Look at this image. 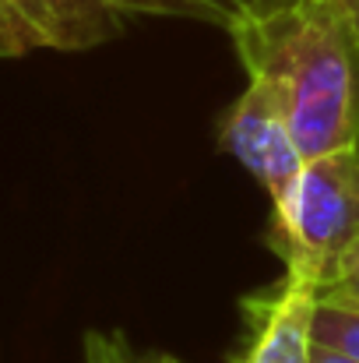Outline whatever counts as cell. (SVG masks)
I'll return each mask as SVG.
<instances>
[{
    "label": "cell",
    "mask_w": 359,
    "mask_h": 363,
    "mask_svg": "<svg viewBox=\"0 0 359 363\" xmlns=\"http://www.w3.org/2000/svg\"><path fill=\"white\" fill-rule=\"evenodd\" d=\"M246 78L289 99L303 159L359 145V35L335 0H261L226 25Z\"/></svg>",
    "instance_id": "1"
},
{
    "label": "cell",
    "mask_w": 359,
    "mask_h": 363,
    "mask_svg": "<svg viewBox=\"0 0 359 363\" xmlns=\"http://www.w3.org/2000/svg\"><path fill=\"white\" fill-rule=\"evenodd\" d=\"M271 243L285 279L328 293L359 247V145L314 155L271 198Z\"/></svg>",
    "instance_id": "2"
},
{
    "label": "cell",
    "mask_w": 359,
    "mask_h": 363,
    "mask_svg": "<svg viewBox=\"0 0 359 363\" xmlns=\"http://www.w3.org/2000/svg\"><path fill=\"white\" fill-rule=\"evenodd\" d=\"M130 18H169L166 0H0V60L78 53L117 39Z\"/></svg>",
    "instance_id": "3"
},
{
    "label": "cell",
    "mask_w": 359,
    "mask_h": 363,
    "mask_svg": "<svg viewBox=\"0 0 359 363\" xmlns=\"http://www.w3.org/2000/svg\"><path fill=\"white\" fill-rule=\"evenodd\" d=\"M222 145L271 198H278L307 162L292 134L289 99L268 78H246V89L222 123Z\"/></svg>",
    "instance_id": "4"
},
{
    "label": "cell",
    "mask_w": 359,
    "mask_h": 363,
    "mask_svg": "<svg viewBox=\"0 0 359 363\" xmlns=\"http://www.w3.org/2000/svg\"><path fill=\"white\" fill-rule=\"evenodd\" d=\"M321 293L282 279V286L243 303L246 350L239 363H314V314Z\"/></svg>",
    "instance_id": "5"
},
{
    "label": "cell",
    "mask_w": 359,
    "mask_h": 363,
    "mask_svg": "<svg viewBox=\"0 0 359 363\" xmlns=\"http://www.w3.org/2000/svg\"><path fill=\"white\" fill-rule=\"evenodd\" d=\"M314 342L359 360V307L356 303L321 293L317 314H314Z\"/></svg>",
    "instance_id": "6"
},
{
    "label": "cell",
    "mask_w": 359,
    "mask_h": 363,
    "mask_svg": "<svg viewBox=\"0 0 359 363\" xmlns=\"http://www.w3.org/2000/svg\"><path fill=\"white\" fill-rule=\"evenodd\" d=\"M253 4H261V0H166L169 18H194V21H212V25L237 21Z\"/></svg>",
    "instance_id": "7"
},
{
    "label": "cell",
    "mask_w": 359,
    "mask_h": 363,
    "mask_svg": "<svg viewBox=\"0 0 359 363\" xmlns=\"http://www.w3.org/2000/svg\"><path fill=\"white\" fill-rule=\"evenodd\" d=\"M85 363H180L176 357H159V353H134L120 335L92 332L85 339Z\"/></svg>",
    "instance_id": "8"
},
{
    "label": "cell",
    "mask_w": 359,
    "mask_h": 363,
    "mask_svg": "<svg viewBox=\"0 0 359 363\" xmlns=\"http://www.w3.org/2000/svg\"><path fill=\"white\" fill-rule=\"evenodd\" d=\"M328 296H338V300H349V303H356L359 307V247L356 254L346 261V268H342V275H338V282L328 289Z\"/></svg>",
    "instance_id": "9"
},
{
    "label": "cell",
    "mask_w": 359,
    "mask_h": 363,
    "mask_svg": "<svg viewBox=\"0 0 359 363\" xmlns=\"http://www.w3.org/2000/svg\"><path fill=\"white\" fill-rule=\"evenodd\" d=\"M314 363H359L338 350H328V346H314Z\"/></svg>",
    "instance_id": "10"
},
{
    "label": "cell",
    "mask_w": 359,
    "mask_h": 363,
    "mask_svg": "<svg viewBox=\"0 0 359 363\" xmlns=\"http://www.w3.org/2000/svg\"><path fill=\"white\" fill-rule=\"evenodd\" d=\"M338 4V11L349 18V25L356 28V35H359V0H335Z\"/></svg>",
    "instance_id": "11"
}]
</instances>
